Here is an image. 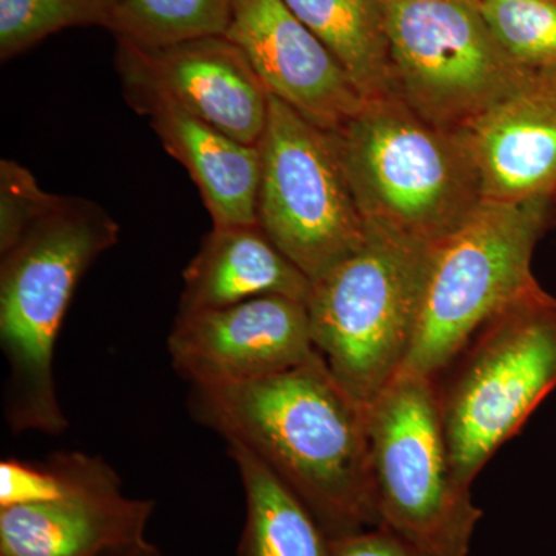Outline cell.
<instances>
[{
    "label": "cell",
    "mask_w": 556,
    "mask_h": 556,
    "mask_svg": "<svg viewBox=\"0 0 556 556\" xmlns=\"http://www.w3.org/2000/svg\"><path fill=\"white\" fill-rule=\"evenodd\" d=\"M115 62L123 89L153 91L230 138L260 144L269 93L244 51L226 36L160 49L116 40Z\"/></svg>",
    "instance_id": "12"
},
{
    "label": "cell",
    "mask_w": 556,
    "mask_h": 556,
    "mask_svg": "<svg viewBox=\"0 0 556 556\" xmlns=\"http://www.w3.org/2000/svg\"><path fill=\"white\" fill-rule=\"evenodd\" d=\"M430 244L369 229L356 254L313 281L311 338L340 386L368 408L415 340Z\"/></svg>",
    "instance_id": "5"
},
{
    "label": "cell",
    "mask_w": 556,
    "mask_h": 556,
    "mask_svg": "<svg viewBox=\"0 0 556 556\" xmlns=\"http://www.w3.org/2000/svg\"><path fill=\"white\" fill-rule=\"evenodd\" d=\"M233 0H115L108 28L116 40L160 49L226 36Z\"/></svg>",
    "instance_id": "19"
},
{
    "label": "cell",
    "mask_w": 556,
    "mask_h": 556,
    "mask_svg": "<svg viewBox=\"0 0 556 556\" xmlns=\"http://www.w3.org/2000/svg\"><path fill=\"white\" fill-rule=\"evenodd\" d=\"M555 217L540 203L484 200L430 244L419 320L402 371L437 379L490 320L540 291L533 251Z\"/></svg>",
    "instance_id": "4"
},
{
    "label": "cell",
    "mask_w": 556,
    "mask_h": 556,
    "mask_svg": "<svg viewBox=\"0 0 556 556\" xmlns=\"http://www.w3.org/2000/svg\"><path fill=\"white\" fill-rule=\"evenodd\" d=\"M453 471L470 489L556 388V299L543 288L490 320L434 379Z\"/></svg>",
    "instance_id": "6"
},
{
    "label": "cell",
    "mask_w": 556,
    "mask_h": 556,
    "mask_svg": "<svg viewBox=\"0 0 556 556\" xmlns=\"http://www.w3.org/2000/svg\"><path fill=\"white\" fill-rule=\"evenodd\" d=\"M118 240V223L100 204L53 195L20 239L0 251L3 415L14 434L67 430L54 378L58 336L80 278Z\"/></svg>",
    "instance_id": "2"
},
{
    "label": "cell",
    "mask_w": 556,
    "mask_h": 556,
    "mask_svg": "<svg viewBox=\"0 0 556 556\" xmlns=\"http://www.w3.org/2000/svg\"><path fill=\"white\" fill-rule=\"evenodd\" d=\"M345 70L365 100L393 93L383 0H285Z\"/></svg>",
    "instance_id": "17"
},
{
    "label": "cell",
    "mask_w": 556,
    "mask_h": 556,
    "mask_svg": "<svg viewBox=\"0 0 556 556\" xmlns=\"http://www.w3.org/2000/svg\"><path fill=\"white\" fill-rule=\"evenodd\" d=\"M332 137L368 229L433 244L484 201L466 131L433 126L397 94L365 101Z\"/></svg>",
    "instance_id": "3"
},
{
    "label": "cell",
    "mask_w": 556,
    "mask_h": 556,
    "mask_svg": "<svg viewBox=\"0 0 556 556\" xmlns=\"http://www.w3.org/2000/svg\"><path fill=\"white\" fill-rule=\"evenodd\" d=\"M115 0H0V60L73 27L108 28Z\"/></svg>",
    "instance_id": "20"
},
{
    "label": "cell",
    "mask_w": 556,
    "mask_h": 556,
    "mask_svg": "<svg viewBox=\"0 0 556 556\" xmlns=\"http://www.w3.org/2000/svg\"><path fill=\"white\" fill-rule=\"evenodd\" d=\"M64 493V475L53 457L46 464L21 459L0 463V508L50 503Z\"/></svg>",
    "instance_id": "23"
},
{
    "label": "cell",
    "mask_w": 556,
    "mask_h": 556,
    "mask_svg": "<svg viewBox=\"0 0 556 556\" xmlns=\"http://www.w3.org/2000/svg\"><path fill=\"white\" fill-rule=\"evenodd\" d=\"M178 314L225 308L265 295L305 302L313 281L260 225L214 226L182 273Z\"/></svg>",
    "instance_id": "16"
},
{
    "label": "cell",
    "mask_w": 556,
    "mask_h": 556,
    "mask_svg": "<svg viewBox=\"0 0 556 556\" xmlns=\"http://www.w3.org/2000/svg\"><path fill=\"white\" fill-rule=\"evenodd\" d=\"M393 93L433 126L470 130L533 75L490 30L477 0H383Z\"/></svg>",
    "instance_id": "8"
},
{
    "label": "cell",
    "mask_w": 556,
    "mask_h": 556,
    "mask_svg": "<svg viewBox=\"0 0 556 556\" xmlns=\"http://www.w3.org/2000/svg\"><path fill=\"white\" fill-rule=\"evenodd\" d=\"M258 148V225L316 281L356 254L369 236L336 139L269 94Z\"/></svg>",
    "instance_id": "9"
},
{
    "label": "cell",
    "mask_w": 556,
    "mask_h": 556,
    "mask_svg": "<svg viewBox=\"0 0 556 556\" xmlns=\"http://www.w3.org/2000/svg\"><path fill=\"white\" fill-rule=\"evenodd\" d=\"M247 501L237 556H331L332 540L257 456L228 444Z\"/></svg>",
    "instance_id": "18"
},
{
    "label": "cell",
    "mask_w": 556,
    "mask_h": 556,
    "mask_svg": "<svg viewBox=\"0 0 556 556\" xmlns=\"http://www.w3.org/2000/svg\"><path fill=\"white\" fill-rule=\"evenodd\" d=\"M226 38L244 51L270 97L318 129H342L367 101L285 0H233Z\"/></svg>",
    "instance_id": "13"
},
{
    "label": "cell",
    "mask_w": 556,
    "mask_h": 556,
    "mask_svg": "<svg viewBox=\"0 0 556 556\" xmlns=\"http://www.w3.org/2000/svg\"><path fill=\"white\" fill-rule=\"evenodd\" d=\"M466 135L484 200L556 214V70L533 73Z\"/></svg>",
    "instance_id": "14"
},
{
    "label": "cell",
    "mask_w": 556,
    "mask_h": 556,
    "mask_svg": "<svg viewBox=\"0 0 556 556\" xmlns=\"http://www.w3.org/2000/svg\"><path fill=\"white\" fill-rule=\"evenodd\" d=\"M167 353L190 387L269 378L320 356L311 338L306 303L283 295L178 314Z\"/></svg>",
    "instance_id": "10"
},
{
    "label": "cell",
    "mask_w": 556,
    "mask_h": 556,
    "mask_svg": "<svg viewBox=\"0 0 556 556\" xmlns=\"http://www.w3.org/2000/svg\"><path fill=\"white\" fill-rule=\"evenodd\" d=\"M331 556H430L386 527L332 540Z\"/></svg>",
    "instance_id": "24"
},
{
    "label": "cell",
    "mask_w": 556,
    "mask_h": 556,
    "mask_svg": "<svg viewBox=\"0 0 556 556\" xmlns=\"http://www.w3.org/2000/svg\"><path fill=\"white\" fill-rule=\"evenodd\" d=\"M477 5L519 65L556 70V0H477Z\"/></svg>",
    "instance_id": "21"
},
{
    "label": "cell",
    "mask_w": 556,
    "mask_h": 556,
    "mask_svg": "<svg viewBox=\"0 0 556 556\" xmlns=\"http://www.w3.org/2000/svg\"><path fill=\"white\" fill-rule=\"evenodd\" d=\"M189 412L257 456L331 540L379 527L367 408L320 356L269 378L190 387Z\"/></svg>",
    "instance_id": "1"
},
{
    "label": "cell",
    "mask_w": 556,
    "mask_h": 556,
    "mask_svg": "<svg viewBox=\"0 0 556 556\" xmlns=\"http://www.w3.org/2000/svg\"><path fill=\"white\" fill-rule=\"evenodd\" d=\"M124 94L148 116L164 149L188 169L214 226L258 225V146L230 138L153 91L124 89Z\"/></svg>",
    "instance_id": "15"
},
{
    "label": "cell",
    "mask_w": 556,
    "mask_h": 556,
    "mask_svg": "<svg viewBox=\"0 0 556 556\" xmlns=\"http://www.w3.org/2000/svg\"><path fill=\"white\" fill-rule=\"evenodd\" d=\"M64 496L0 508V556H110L146 540L155 503L124 493L119 475L100 456H53Z\"/></svg>",
    "instance_id": "11"
},
{
    "label": "cell",
    "mask_w": 556,
    "mask_h": 556,
    "mask_svg": "<svg viewBox=\"0 0 556 556\" xmlns=\"http://www.w3.org/2000/svg\"><path fill=\"white\" fill-rule=\"evenodd\" d=\"M110 556H164L163 552L160 551L155 544L150 543V541L144 540L141 543L135 544V546H130L124 548V551L116 552V554Z\"/></svg>",
    "instance_id": "25"
},
{
    "label": "cell",
    "mask_w": 556,
    "mask_h": 556,
    "mask_svg": "<svg viewBox=\"0 0 556 556\" xmlns=\"http://www.w3.org/2000/svg\"><path fill=\"white\" fill-rule=\"evenodd\" d=\"M53 193L46 192L30 170L16 161L0 163V251L14 243L33 219L49 206Z\"/></svg>",
    "instance_id": "22"
},
{
    "label": "cell",
    "mask_w": 556,
    "mask_h": 556,
    "mask_svg": "<svg viewBox=\"0 0 556 556\" xmlns=\"http://www.w3.org/2000/svg\"><path fill=\"white\" fill-rule=\"evenodd\" d=\"M367 417L379 527L430 556H467L482 510L453 471L434 380L399 372Z\"/></svg>",
    "instance_id": "7"
}]
</instances>
